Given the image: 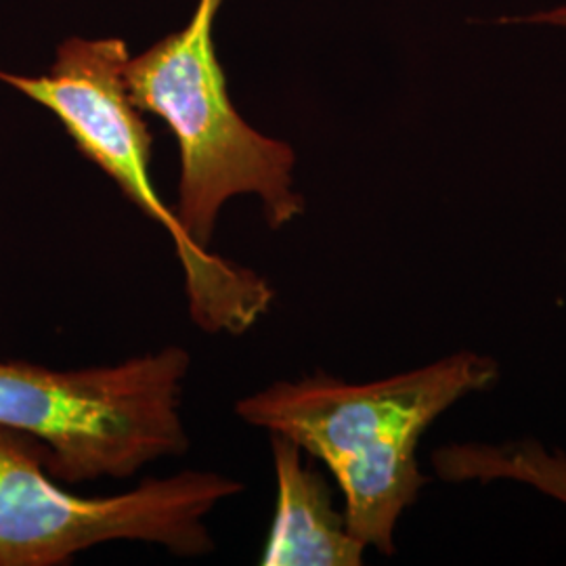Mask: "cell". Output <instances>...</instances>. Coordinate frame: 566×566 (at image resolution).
Listing matches in <instances>:
<instances>
[{
  "label": "cell",
  "mask_w": 566,
  "mask_h": 566,
  "mask_svg": "<svg viewBox=\"0 0 566 566\" xmlns=\"http://www.w3.org/2000/svg\"><path fill=\"white\" fill-rule=\"evenodd\" d=\"M39 439L0 426V566H61L109 542L156 544L177 556L214 549L208 514L243 491L219 472L182 470L109 497L76 495L49 470Z\"/></svg>",
  "instance_id": "cell-5"
},
{
  "label": "cell",
  "mask_w": 566,
  "mask_h": 566,
  "mask_svg": "<svg viewBox=\"0 0 566 566\" xmlns=\"http://www.w3.org/2000/svg\"><path fill=\"white\" fill-rule=\"evenodd\" d=\"M221 2L200 0L185 28L126 65L133 103L163 118L177 139L181 177L172 210L191 242L206 250L231 198H259L273 231L304 212L303 193L294 181V147L252 128L229 97L214 49Z\"/></svg>",
  "instance_id": "cell-2"
},
{
  "label": "cell",
  "mask_w": 566,
  "mask_h": 566,
  "mask_svg": "<svg viewBox=\"0 0 566 566\" xmlns=\"http://www.w3.org/2000/svg\"><path fill=\"white\" fill-rule=\"evenodd\" d=\"M500 23H512V25H547V28H566V4L552 7L546 11H537L531 15H518V18H502Z\"/></svg>",
  "instance_id": "cell-8"
},
{
  "label": "cell",
  "mask_w": 566,
  "mask_h": 566,
  "mask_svg": "<svg viewBox=\"0 0 566 566\" xmlns=\"http://www.w3.org/2000/svg\"><path fill=\"white\" fill-rule=\"evenodd\" d=\"M500 378L502 367L493 357L460 350L364 385L327 374L273 382L240 399L235 413L245 424L287 437L325 464L343 491L353 537L392 556L395 528L430 483L418 464L426 430Z\"/></svg>",
  "instance_id": "cell-1"
},
{
  "label": "cell",
  "mask_w": 566,
  "mask_h": 566,
  "mask_svg": "<svg viewBox=\"0 0 566 566\" xmlns=\"http://www.w3.org/2000/svg\"><path fill=\"white\" fill-rule=\"evenodd\" d=\"M189 369L181 346L84 369L0 359V426L44 443L46 470L63 485L130 479L189 449L181 416Z\"/></svg>",
  "instance_id": "cell-4"
},
{
  "label": "cell",
  "mask_w": 566,
  "mask_h": 566,
  "mask_svg": "<svg viewBox=\"0 0 566 566\" xmlns=\"http://www.w3.org/2000/svg\"><path fill=\"white\" fill-rule=\"evenodd\" d=\"M434 476L446 483H500L531 486L566 506V453L537 439L507 443L462 441L432 453Z\"/></svg>",
  "instance_id": "cell-7"
},
{
  "label": "cell",
  "mask_w": 566,
  "mask_h": 566,
  "mask_svg": "<svg viewBox=\"0 0 566 566\" xmlns=\"http://www.w3.org/2000/svg\"><path fill=\"white\" fill-rule=\"evenodd\" d=\"M128 60L122 39L72 36L61 42L49 72L23 76L0 70V82L49 109L82 156L170 235L191 322L206 334L242 336L263 319L275 292L261 273L191 242L160 198L149 175L154 137L128 95Z\"/></svg>",
  "instance_id": "cell-3"
},
{
  "label": "cell",
  "mask_w": 566,
  "mask_h": 566,
  "mask_svg": "<svg viewBox=\"0 0 566 566\" xmlns=\"http://www.w3.org/2000/svg\"><path fill=\"white\" fill-rule=\"evenodd\" d=\"M271 437L277 504L263 566H359L367 547L353 537L344 510L334 506L327 479L304 462V451L282 434Z\"/></svg>",
  "instance_id": "cell-6"
}]
</instances>
